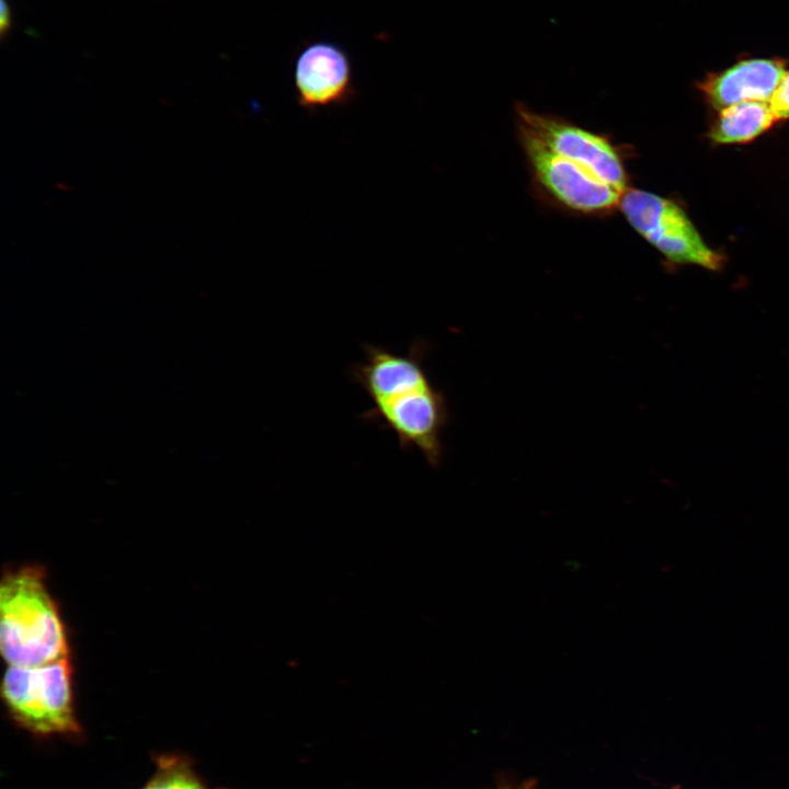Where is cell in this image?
<instances>
[{
    "label": "cell",
    "mask_w": 789,
    "mask_h": 789,
    "mask_svg": "<svg viewBox=\"0 0 789 789\" xmlns=\"http://www.w3.org/2000/svg\"><path fill=\"white\" fill-rule=\"evenodd\" d=\"M516 128L551 151L574 159L625 193L629 186L627 149L606 134L596 133L563 117L539 113L523 103L515 105Z\"/></svg>",
    "instance_id": "6"
},
{
    "label": "cell",
    "mask_w": 789,
    "mask_h": 789,
    "mask_svg": "<svg viewBox=\"0 0 789 789\" xmlns=\"http://www.w3.org/2000/svg\"><path fill=\"white\" fill-rule=\"evenodd\" d=\"M0 651L8 666H39L69 656L65 624L36 564L7 571L0 583Z\"/></svg>",
    "instance_id": "2"
},
{
    "label": "cell",
    "mask_w": 789,
    "mask_h": 789,
    "mask_svg": "<svg viewBox=\"0 0 789 789\" xmlns=\"http://www.w3.org/2000/svg\"><path fill=\"white\" fill-rule=\"evenodd\" d=\"M618 210L670 263L693 264L710 271L721 268L723 256L707 245L685 210L673 199L629 187Z\"/></svg>",
    "instance_id": "5"
},
{
    "label": "cell",
    "mask_w": 789,
    "mask_h": 789,
    "mask_svg": "<svg viewBox=\"0 0 789 789\" xmlns=\"http://www.w3.org/2000/svg\"><path fill=\"white\" fill-rule=\"evenodd\" d=\"M142 789H209L196 775L191 762L179 755H161L156 771Z\"/></svg>",
    "instance_id": "10"
},
{
    "label": "cell",
    "mask_w": 789,
    "mask_h": 789,
    "mask_svg": "<svg viewBox=\"0 0 789 789\" xmlns=\"http://www.w3.org/2000/svg\"><path fill=\"white\" fill-rule=\"evenodd\" d=\"M12 25V12L10 3L7 0L0 1V35L7 36Z\"/></svg>",
    "instance_id": "12"
},
{
    "label": "cell",
    "mask_w": 789,
    "mask_h": 789,
    "mask_svg": "<svg viewBox=\"0 0 789 789\" xmlns=\"http://www.w3.org/2000/svg\"><path fill=\"white\" fill-rule=\"evenodd\" d=\"M534 192L570 214L604 217L618 210L622 192L574 159L558 155L517 130Z\"/></svg>",
    "instance_id": "4"
},
{
    "label": "cell",
    "mask_w": 789,
    "mask_h": 789,
    "mask_svg": "<svg viewBox=\"0 0 789 789\" xmlns=\"http://www.w3.org/2000/svg\"><path fill=\"white\" fill-rule=\"evenodd\" d=\"M1 696L11 718L41 736L77 735L70 658L39 666H9Z\"/></svg>",
    "instance_id": "3"
},
{
    "label": "cell",
    "mask_w": 789,
    "mask_h": 789,
    "mask_svg": "<svg viewBox=\"0 0 789 789\" xmlns=\"http://www.w3.org/2000/svg\"><path fill=\"white\" fill-rule=\"evenodd\" d=\"M776 122L768 102H743L720 110L709 135L718 144H744L754 140Z\"/></svg>",
    "instance_id": "9"
},
{
    "label": "cell",
    "mask_w": 789,
    "mask_h": 789,
    "mask_svg": "<svg viewBox=\"0 0 789 789\" xmlns=\"http://www.w3.org/2000/svg\"><path fill=\"white\" fill-rule=\"evenodd\" d=\"M294 82L298 105L311 113L345 105L354 96L351 61L332 43H313L300 53Z\"/></svg>",
    "instance_id": "7"
},
{
    "label": "cell",
    "mask_w": 789,
    "mask_h": 789,
    "mask_svg": "<svg viewBox=\"0 0 789 789\" xmlns=\"http://www.w3.org/2000/svg\"><path fill=\"white\" fill-rule=\"evenodd\" d=\"M365 357L351 378L367 395L370 408L362 419L393 433L401 449H416L431 466L442 462V435L449 421L446 396L424 366L427 344L414 341L405 353L364 344Z\"/></svg>",
    "instance_id": "1"
},
{
    "label": "cell",
    "mask_w": 789,
    "mask_h": 789,
    "mask_svg": "<svg viewBox=\"0 0 789 789\" xmlns=\"http://www.w3.org/2000/svg\"><path fill=\"white\" fill-rule=\"evenodd\" d=\"M523 789H529V788L525 787V788H523Z\"/></svg>",
    "instance_id": "13"
},
{
    "label": "cell",
    "mask_w": 789,
    "mask_h": 789,
    "mask_svg": "<svg viewBox=\"0 0 789 789\" xmlns=\"http://www.w3.org/2000/svg\"><path fill=\"white\" fill-rule=\"evenodd\" d=\"M785 73V61L780 59H748L709 75L698 88L720 111L743 102H769Z\"/></svg>",
    "instance_id": "8"
},
{
    "label": "cell",
    "mask_w": 789,
    "mask_h": 789,
    "mask_svg": "<svg viewBox=\"0 0 789 789\" xmlns=\"http://www.w3.org/2000/svg\"><path fill=\"white\" fill-rule=\"evenodd\" d=\"M768 103L777 121L789 118V71H786Z\"/></svg>",
    "instance_id": "11"
}]
</instances>
